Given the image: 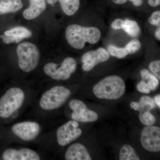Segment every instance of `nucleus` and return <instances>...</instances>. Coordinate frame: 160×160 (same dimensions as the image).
Instances as JSON below:
<instances>
[{
  "instance_id": "nucleus-1",
  "label": "nucleus",
  "mask_w": 160,
  "mask_h": 160,
  "mask_svg": "<svg viewBox=\"0 0 160 160\" xmlns=\"http://www.w3.org/2000/svg\"><path fill=\"white\" fill-rule=\"evenodd\" d=\"M66 37L72 47L81 49L84 48L86 42L91 44L97 43L101 37V32L96 27H83L72 24L66 28Z\"/></svg>"
},
{
  "instance_id": "nucleus-2",
  "label": "nucleus",
  "mask_w": 160,
  "mask_h": 160,
  "mask_svg": "<svg viewBox=\"0 0 160 160\" xmlns=\"http://www.w3.org/2000/svg\"><path fill=\"white\" fill-rule=\"evenodd\" d=\"M126 89L124 80L118 76L112 75L100 81L95 85L92 90L98 98L114 100L122 98Z\"/></svg>"
},
{
  "instance_id": "nucleus-3",
  "label": "nucleus",
  "mask_w": 160,
  "mask_h": 160,
  "mask_svg": "<svg viewBox=\"0 0 160 160\" xmlns=\"http://www.w3.org/2000/svg\"><path fill=\"white\" fill-rule=\"evenodd\" d=\"M25 94L22 89L12 87L0 98V118H8L22 106Z\"/></svg>"
},
{
  "instance_id": "nucleus-4",
  "label": "nucleus",
  "mask_w": 160,
  "mask_h": 160,
  "mask_svg": "<svg viewBox=\"0 0 160 160\" xmlns=\"http://www.w3.org/2000/svg\"><path fill=\"white\" fill-rule=\"evenodd\" d=\"M19 67L24 72L33 71L39 62L40 53L37 46L33 43L24 42L17 48Z\"/></svg>"
},
{
  "instance_id": "nucleus-5",
  "label": "nucleus",
  "mask_w": 160,
  "mask_h": 160,
  "mask_svg": "<svg viewBox=\"0 0 160 160\" xmlns=\"http://www.w3.org/2000/svg\"><path fill=\"white\" fill-rule=\"evenodd\" d=\"M71 95V91L62 86H56L44 92L39 101L40 107L50 111L57 109L66 102Z\"/></svg>"
},
{
  "instance_id": "nucleus-6",
  "label": "nucleus",
  "mask_w": 160,
  "mask_h": 160,
  "mask_svg": "<svg viewBox=\"0 0 160 160\" xmlns=\"http://www.w3.org/2000/svg\"><path fill=\"white\" fill-rule=\"evenodd\" d=\"M76 61L73 58H66L60 66L53 62L47 63L43 68L44 72L55 80L69 79L77 69Z\"/></svg>"
},
{
  "instance_id": "nucleus-7",
  "label": "nucleus",
  "mask_w": 160,
  "mask_h": 160,
  "mask_svg": "<svg viewBox=\"0 0 160 160\" xmlns=\"http://www.w3.org/2000/svg\"><path fill=\"white\" fill-rule=\"evenodd\" d=\"M79 123L72 120L59 127L56 132L58 144L61 146L69 145L81 136L82 129L79 128Z\"/></svg>"
},
{
  "instance_id": "nucleus-8",
  "label": "nucleus",
  "mask_w": 160,
  "mask_h": 160,
  "mask_svg": "<svg viewBox=\"0 0 160 160\" xmlns=\"http://www.w3.org/2000/svg\"><path fill=\"white\" fill-rule=\"evenodd\" d=\"M41 126L36 122L26 121L16 123L12 127L15 135L26 142L35 139L41 132Z\"/></svg>"
},
{
  "instance_id": "nucleus-9",
  "label": "nucleus",
  "mask_w": 160,
  "mask_h": 160,
  "mask_svg": "<svg viewBox=\"0 0 160 160\" xmlns=\"http://www.w3.org/2000/svg\"><path fill=\"white\" fill-rule=\"evenodd\" d=\"M140 141L144 149L150 152L160 151V128L158 126H147L141 133Z\"/></svg>"
},
{
  "instance_id": "nucleus-10",
  "label": "nucleus",
  "mask_w": 160,
  "mask_h": 160,
  "mask_svg": "<svg viewBox=\"0 0 160 160\" xmlns=\"http://www.w3.org/2000/svg\"><path fill=\"white\" fill-rule=\"evenodd\" d=\"M70 109L72 110L71 114L72 119L80 122H91L98 119V116L95 112L87 108L82 101L73 99L69 103Z\"/></svg>"
},
{
  "instance_id": "nucleus-11",
  "label": "nucleus",
  "mask_w": 160,
  "mask_h": 160,
  "mask_svg": "<svg viewBox=\"0 0 160 160\" xmlns=\"http://www.w3.org/2000/svg\"><path fill=\"white\" fill-rule=\"evenodd\" d=\"M109 58V52L104 48L87 52L82 57V69L84 71H90L98 64L105 62Z\"/></svg>"
},
{
  "instance_id": "nucleus-12",
  "label": "nucleus",
  "mask_w": 160,
  "mask_h": 160,
  "mask_svg": "<svg viewBox=\"0 0 160 160\" xmlns=\"http://www.w3.org/2000/svg\"><path fill=\"white\" fill-rule=\"evenodd\" d=\"M2 158L4 160H39L41 159L37 152L26 148L6 149L3 152Z\"/></svg>"
},
{
  "instance_id": "nucleus-13",
  "label": "nucleus",
  "mask_w": 160,
  "mask_h": 160,
  "mask_svg": "<svg viewBox=\"0 0 160 160\" xmlns=\"http://www.w3.org/2000/svg\"><path fill=\"white\" fill-rule=\"evenodd\" d=\"M65 157L67 160H92L86 147L80 143H74L69 146L66 150Z\"/></svg>"
},
{
  "instance_id": "nucleus-14",
  "label": "nucleus",
  "mask_w": 160,
  "mask_h": 160,
  "mask_svg": "<svg viewBox=\"0 0 160 160\" xmlns=\"http://www.w3.org/2000/svg\"><path fill=\"white\" fill-rule=\"evenodd\" d=\"M29 6L23 12V15L26 20L34 19L45 11L46 0H29Z\"/></svg>"
},
{
  "instance_id": "nucleus-15",
  "label": "nucleus",
  "mask_w": 160,
  "mask_h": 160,
  "mask_svg": "<svg viewBox=\"0 0 160 160\" xmlns=\"http://www.w3.org/2000/svg\"><path fill=\"white\" fill-rule=\"evenodd\" d=\"M22 6V0H0V15L14 13Z\"/></svg>"
},
{
  "instance_id": "nucleus-16",
  "label": "nucleus",
  "mask_w": 160,
  "mask_h": 160,
  "mask_svg": "<svg viewBox=\"0 0 160 160\" xmlns=\"http://www.w3.org/2000/svg\"><path fill=\"white\" fill-rule=\"evenodd\" d=\"M60 2L62 10L65 14L72 16L79 9L80 0H58Z\"/></svg>"
},
{
  "instance_id": "nucleus-17",
  "label": "nucleus",
  "mask_w": 160,
  "mask_h": 160,
  "mask_svg": "<svg viewBox=\"0 0 160 160\" xmlns=\"http://www.w3.org/2000/svg\"><path fill=\"white\" fill-rule=\"evenodd\" d=\"M120 160H139L135 150L130 145L126 144L122 146L119 153Z\"/></svg>"
},
{
  "instance_id": "nucleus-18",
  "label": "nucleus",
  "mask_w": 160,
  "mask_h": 160,
  "mask_svg": "<svg viewBox=\"0 0 160 160\" xmlns=\"http://www.w3.org/2000/svg\"><path fill=\"white\" fill-rule=\"evenodd\" d=\"M122 29L132 37H137L141 32V29L137 22L129 19L124 21Z\"/></svg>"
},
{
  "instance_id": "nucleus-19",
  "label": "nucleus",
  "mask_w": 160,
  "mask_h": 160,
  "mask_svg": "<svg viewBox=\"0 0 160 160\" xmlns=\"http://www.w3.org/2000/svg\"><path fill=\"white\" fill-rule=\"evenodd\" d=\"M4 34L13 36L22 40L24 38L31 37L32 36L31 31L22 26H18L10 30H7L4 32Z\"/></svg>"
},
{
  "instance_id": "nucleus-20",
  "label": "nucleus",
  "mask_w": 160,
  "mask_h": 160,
  "mask_svg": "<svg viewBox=\"0 0 160 160\" xmlns=\"http://www.w3.org/2000/svg\"><path fill=\"white\" fill-rule=\"evenodd\" d=\"M143 80L147 81L151 90L154 91L157 89L159 86V80L154 75L151 74L147 69H142L140 72Z\"/></svg>"
},
{
  "instance_id": "nucleus-21",
  "label": "nucleus",
  "mask_w": 160,
  "mask_h": 160,
  "mask_svg": "<svg viewBox=\"0 0 160 160\" xmlns=\"http://www.w3.org/2000/svg\"><path fill=\"white\" fill-rule=\"evenodd\" d=\"M137 111L139 112L150 111L156 107V103L154 100L147 96H144L140 98L138 102Z\"/></svg>"
},
{
  "instance_id": "nucleus-22",
  "label": "nucleus",
  "mask_w": 160,
  "mask_h": 160,
  "mask_svg": "<svg viewBox=\"0 0 160 160\" xmlns=\"http://www.w3.org/2000/svg\"><path fill=\"white\" fill-rule=\"evenodd\" d=\"M108 52L109 54L119 59L124 58L129 54L125 47L120 48L113 45L108 46Z\"/></svg>"
},
{
  "instance_id": "nucleus-23",
  "label": "nucleus",
  "mask_w": 160,
  "mask_h": 160,
  "mask_svg": "<svg viewBox=\"0 0 160 160\" xmlns=\"http://www.w3.org/2000/svg\"><path fill=\"white\" fill-rule=\"evenodd\" d=\"M139 118L141 122L145 126H152L156 122V118L150 111L140 112Z\"/></svg>"
},
{
  "instance_id": "nucleus-24",
  "label": "nucleus",
  "mask_w": 160,
  "mask_h": 160,
  "mask_svg": "<svg viewBox=\"0 0 160 160\" xmlns=\"http://www.w3.org/2000/svg\"><path fill=\"white\" fill-rule=\"evenodd\" d=\"M141 47V42L138 39L131 40L125 47L128 54H133L138 51Z\"/></svg>"
},
{
  "instance_id": "nucleus-25",
  "label": "nucleus",
  "mask_w": 160,
  "mask_h": 160,
  "mask_svg": "<svg viewBox=\"0 0 160 160\" xmlns=\"http://www.w3.org/2000/svg\"><path fill=\"white\" fill-rule=\"evenodd\" d=\"M149 69L158 79H160V61L156 60L151 62L149 65Z\"/></svg>"
},
{
  "instance_id": "nucleus-26",
  "label": "nucleus",
  "mask_w": 160,
  "mask_h": 160,
  "mask_svg": "<svg viewBox=\"0 0 160 160\" xmlns=\"http://www.w3.org/2000/svg\"><path fill=\"white\" fill-rule=\"evenodd\" d=\"M149 24L152 26H160V11L159 10L155 11L152 14L151 16L148 19Z\"/></svg>"
},
{
  "instance_id": "nucleus-27",
  "label": "nucleus",
  "mask_w": 160,
  "mask_h": 160,
  "mask_svg": "<svg viewBox=\"0 0 160 160\" xmlns=\"http://www.w3.org/2000/svg\"><path fill=\"white\" fill-rule=\"evenodd\" d=\"M0 38L2 39L3 42L6 44L18 43L22 40L20 38L16 37L13 36L7 35L4 34L0 35Z\"/></svg>"
},
{
  "instance_id": "nucleus-28",
  "label": "nucleus",
  "mask_w": 160,
  "mask_h": 160,
  "mask_svg": "<svg viewBox=\"0 0 160 160\" xmlns=\"http://www.w3.org/2000/svg\"><path fill=\"white\" fill-rule=\"evenodd\" d=\"M137 89L138 91L142 93L148 94L150 93L151 89L148 85V83L146 81L142 80L137 86Z\"/></svg>"
},
{
  "instance_id": "nucleus-29",
  "label": "nucleus",
  "mask_w": 160,
  "mask_h": 160,
  "mask_svg": "<svg viewBox=\"0 0 160 160\" xmlns=\"http://www.w3.org/2000/svg\"><path fill=\"white\" fill-rule=\"evenodd\" d=\"M123 23L124 21L123 20L121 19H117L112 23V28L115 30L122 29Z\"/></svg>"
},
{
  "instance_id": "nucleus-30",
  "label": "nucleus",
  "mask_w": 160,
  "mask_h": 160,
  "mask_svg": "<svg viewBox=\"0 0 160 160\" xmlns=\"http://www.w3.org/2000/svg\"><path fill=\"white\" fill-rule=\"evenodd\" d=\"M148 3L152 7H156L159 6L160 0H148Z\"/></svg>"
},
{
  "instance_id": "nucleus-31",
  "label": "nucleus",
  "mask_w": 160,
  "mask_h": 160,
  "mask_svg": "<svg viewBox=\"0 0 160 160\" xmlns=\"http://www.w3.org/2000/svg\"><path fill=\"white\" fill-rule=\"evenodd\" d=\"M131 1L134 6H140L142 4L143 0H129Z\"/></svg>"
},
{
  "instance_id": "nucleus-32",
  "label": "nucleus",
  "mask_w": 160,
  "mask_h": 160,
  "mask_svg": "<svg viewBox=\"0 0 160 160\" xmlns=\"http://www.w3.org/2000/svg\"><path fill=\"white\" fill-rule=\"evenodd\" d=\"M155 103L158 106L159 108H160V95H157L154 98Z\"/></svg>"
},
{
  "instance_id": "nucleus-33",
  "label": "nucleus",
  "mask_w": 160,
  "mask_h": 160,
  "mask_svg": "<svg viewBox=\"0 0 160 160\" xmlns=\"http://www.w3.org/2000/svg\"><path fill=\"white\" fill-rule=\"evenodd\" d=\"M155 37L158 41L160 40V26L158 27V29H156L155 32Z\"/></svg>"
},
{
  "instance_id": "nucleus-34",
  "label": "nucleus",
  "mask_w": 160,
  "mask_h": 160,
  "mask_svg": "<svg viewBox=\"0 0 160 160\" xmlns=\"http://www.w3.org/2000/svg\"><path fill=\"white\" fill-rule=\"evenodd\" d=\"M112 1L115 4L122 5V4H125L127 2V0H112Z\"/></svg>"
},
{
  "instance_id": "nucleus-35",
  "label": "nucleus",
  "mask_w": 160,
  "mask_h": 160,
  "mask_svg": "<svg viewBox=\"0 0 160 160\" xmlns=\"http://www.w3.org/2000/svg\"><path fill=\"white\" fill-rule=\"evenodd\" d=\"M58 1V0H46V2L49 5H53L55 4Z\"/></svg>"
}]
</instances>
